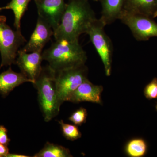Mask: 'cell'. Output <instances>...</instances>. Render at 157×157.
I'll use <instances>...</instances> for the list:
<instances>
[{
  "label": "cell",
  "instance_id": "cell-1",
  "mask_svg": "<svg viewBox=\"0 0 157 157\" xmlns=\"http://www.w3.org/2000/svg\"><path fill=\"white\" fill-rule=\"evenodd\" d=\"M97 19L87 0H70L57 28L54 31L55 40L78 41Z\"/></svg>",
  "mask_w": 157,
  "mask_h": 157
},
{
  "label": "cell",
  "instance_id": "cell-2",
  "mask_svg": "<svg viewBox=\"0 0 157 157\" xmlns=\"http://www.w3.org/2000/svg\"><path fill=\"white\" fill-rule=\"evenodd\" d=\"M50 47L42 53L43 60L54 72L85 64L86 52L78 41L55 40Z\"/></svg>",
  "mask_w": 157,
  "mask_h": 157
},
{
  "label": "cell",
  "instance_id": "cell-3",
  "mask_svg": "<svg viewBox=\"0 0 157 157\" xmlns=\"http://www.w3.org/2000/svg\"><path fill=\"white\" fill-rule=\"evenodd\" d=\"M38 90V100L45 122L50 121L59 113L55 72L48 66L42 68L40 75L33 84Z\"/></svg>",
  "mask_w": 157,
  "mask_h": 157
},
{
  "label": "cell",
  "instance_id": "cell-4",
  "mask_svg": "<svg viewBox=\"0 0 157 157\" xmlns=\"http://www.w3.org/2000/svg\"><path fill=\"white\" fill-rule=\"evenodd\" d=\"M6 21L5 16H0V70L5 66L15 64L19 48L26 41L21 30L12 29Z\"/></svg>",
  "mask_w": 157,
  "mask_h": 157
},
{
  "label": "cell",
  "instance_id": "cell-5",
  "mask_svg": "<svg viewBox=\"0 0 157 157\" xmlns=\"http://www.w3.org/2000/svg\"><path fill=\"white\" fill-rule=\"evenodd\" d=\"M88 68L85 64L55 72V80L61 106L70 94L87 79Z\"/></svg>",
  "mask_w": 157,
  "mask_h": 157
},
{
  "label": "cell",
  "instance_id": "cell-6",
  "mask_svg": "<svg viewBox=\"0 0 157 157\" xmlns=\"http://www.w3.org/2000/svg\"><path fill=\"white\" fill-rule=\"evenodd\" d=\"M105 26L100 18H97L90 26L86 33L101 58L105 74L109 76L112 71L113 45L111 39L105 33Z\"/></svg>",
  "mask_w": 157,
  "mask_h": 157
},
{
  "label": "cell",
  "instance_id": "cell-7",
  "mask_svg": "<svg viewBox=\"0 0 157 157\" xmlns=\"http://www.w3.org/2000/svg\"><path fill=\"white\" fill-rule=\"evenodd\" d=\"M119 19L129 28L137 41H147L157 37V23L154 18L124 9Z\"/></svg>",
  "mask_w": 157,
  "mask_h": 157
},
{
  "label": "cell",
  "instance_id": "cell-8",
  "mask_svg": "<svg viewBox=\"0 0 157 157\" xmlns=\"http://www.w3.org/2000/svg\"><path fill=\"white\" fill-rule=\"evenodd\" d=\"M38 17L48 23L55 30L59 25L66 9L64 0H34Z\"/></svg>",
  "mask_w": 157,
  "mask_h": 157
},
{
  "label": "cell",
  "instance_id": "cell-9",
  "mask_svg": "<svg viewBox=\"0 0 157 157\" xmlns=\"http://www.w3.org/2000/svg\"><path fill=\"white\" fill-rule=\"evenodd\" d=\"M42 52L36 51L29 53L21 49L17 52L15 64L20 69L21 72L33 82V83L42 70Z\"/></svg>",
  "mask_w": 157,
  "mask_h": 157
},
{
  "label": "cell",
  "instance_id": "cell-10",
  "mask_svg": "<svg viewBox=\"0 0 157 157\" xmlns=\"http://www.w3.org/2000/svg\"><path fill=\"white\" fill-rule=\"evenodd\" d=\"M103 90L102 86L94 84L87 78L70 94L66 101L74 104L87 102L102 105L101 94Z\"/></svg>",
  "mask_w": 157,
  "mask_h": 157
},
{
  "label": "cell",
  "instance_id": "cell-11",
  "mask_svg": "<svg viewBox=\"0 0 157 157\" xmlns=\"http://www.w3.org/2000/svg\"><path fill=\"white\" fill-rule=\"evenodd\" d=\"M53 35L54 30L51 26L38 17L36 28L29 42L21 49L26 52H42L45 45Z\"/></svg>",
  "mask_w": 157,
  "mask_h": 157
},
{
  "label": "cell",
  "instance_id": "cell-12",
  "mask_svg": "<svg viewBox=\"0 0 157 157\" xmlns=\"http://www.w3.org/2000/svg\"><path fill=\"white\" fill-rule=\"evenodd\" d=\"M26 82L33 83L24 74L14 72L10 67L0 73V94L3 98H6L15 88Z\"/></svg>",
  "mask_w": 157,
  "mask_h": 157
},
{
  "label": "cell",
  "instance_id": "cell-13",
  "mask_svg": "<svg viewBox=\"0 0 157 157\" xmlns=\"http://www.w3.org/2000/svg\"><path fill=\"white\" fill-rule=\"evenodd\" d=\"M124 9L155 18L157 17V0H124Z\"/></svg>",
  "mask_w": 157,
  "mask_h": 157
},
{
  "label": "cell",
  "instance_id": "cell-14",
  "mask_svg": "<svg viewBox=\"0 0 157 157\" xmlns=\"http://www.w3.org/2000/svg\"><path fill=\"white\" fill-rule=\"evenodd\" d=\"M124 0H102L100 19L105 26L119 19L124 10Z\"/></svg>",
  "mask_w": 157,
  "mask_h": 157
},
{
  "label": "cell",
  "instance_id": "cell-15",
  "mask_svg": "<svg viewBox=\"0 0 157 157\" xmlns=\"http://www.w3.org/2000/svg\"><path fill=\"white\" fill-rule=\"evenodd\" d=\"M147 142L141 137H135L129 140L124 148L125 154L130 157H143L148 151Z\"/></svg>",
  "mask_w": 157,
  "mask_h": 157
},
{
  "label": "cell",
  "instance_id": "cell-16",
  "mask_svg": "<svg viewBox=\"0 0 157 157\" xmlns=\"http://www.w3.org/2000/svg\"><path fill=\"white\" fill-rule=\"evenodd\" d=\"M34 157H72L70 150L64 147L46 142L44 147L34 155Z\"/></svg>",
  "mask_w": 157,
  "mask_h": 157
},
{
  "label": "cell",
  "instance_id": "cell-17",
  "mask_svg": "<svg viewBox=\"0 0 157 157\" xmlns=\"http://www.w3.org/2000/svg\"><path fill=\"white\" fill-rule=\"evenodd\" d=\"M30 0H11L3 9H11L14 15V26L17 30L21 29V21Z\"/></svg>",
  "mask_w": 157,
  "mask_h": 157
},
{
  "label": "cell",
  "instance_id": "cell-18",
  "mask_svg": "<svg viewBox=\"0 0 157 157\" xmlns=\"http://www.w3.org/2000/svg\"><path fill=\"white\" fill-rule=\"evenodd\" d=\"M59 123L60 125L63 135L67 140L74 141L81 138L82 133L77 126L65 123L62 120L59 121Z\"/></svg>",
  "mask_w": 157,
  "mask_h": 157
},
{
  "label": "cell",
  "instance_id": "cell-19",
  "mask_svg": "<svg viewBox=\"0 0 157 157\" xmlns=\"http://www.w3.org/2000/svg\"><path fill=\"white\" fill-rule=\"evenodd\" d=\"M88 116L87 109L80 107L74 111L69 117V120L75 125L81 126L86 121Z\"/></svg>",
  "mask_w": 157,
  "mask_h": 157
},
{
  "label": "cell",
  "instance_id": "cell-20",
  "mask_svg": "<svg viewBox=\"0 0 157 157\" xmlns=\"http://www.w3.org/2000/svg\"><path fill=\"white\" fill-rule=\"evenodd\" d=\"M144 97L148 100L157 99V77H155L144 89Z\"/></svg>",
  "mask_w": 157,
  "mask_h": 157
},
{
  "label": "cell",
  "instance_id": "cell-21",
  "mask_svg": "<svg viewBox=\"0 0 157 157\" xmlns=\"http://www.w3.org/2000/svg\"><path fill=\"white\" fill-rule=\"evenodd\" d=\"M11 139L8 135V130L3 125H0V144L9 145Z\"/></svg>",
  "mask_w": 157,
  "mask_h": 157
},
{
  "label": "cell",
  "instance_id": "cell-22",
  "mask_svg": "<svg viewBox=\"0 0 157 157\" xmlns=\"http://www.w3.org/2000/svg\"><path fill=\"white\" fill-rule=\"evenodd\" d=\"M9 153L8 145L0 144V157H7Z\"/></svg>",
  "mask_w": 157,
  "mask_h": 157
},
{
  "label": "cell",
  "instance_id": "cell-23",
  "mask_svg": "<svg viewBox=\"0 0 157 157\" xmlns=\"http://www.w3.org/2000/svg\"><path fill=\"white\" fill-rule=\"evenodd\" d=\"M29 156L26 155L18 154L9 153L7 157H29Z\"/></svg>",
  "mask_w": 157,
  "mask_h": 157
},
{
  "label": "cell",
  "instance_id": "cell-24",
  "mask_svg": "<svg viewBox=\"0 0 157 157\" xmlns=\"http://www.w3.org/2000/svg\"><path fill=\"white\" fill-rule=\"evenodd\" d=\"M155 108L156 110L157 111V102L156 103L155 106Z\"/></svg>",
  "mask_w": 157,
  "mask_h": 157
},
{
  "label": "cell",
  "instance_id": "cell-25",
  "mask_svg": "<svg viewBox=\"0 0 157 157\" xmlns=\"http://www.w3.org/2000/svg\"><path fill=\"white\" fill-rule=\"evenodd\" d=\"M2 10H3L2 8H0V12H1V11H2Z\"/></svg>",
  "mask_w": 157,
  "mask_h": 157
},
{
  "label": "cell",
  "instance_id": "cell-26",
  "mask_svg": "<svg viewBox=\"0 0 157 157\" xmlns=\"http://www.w3.org/2000/svg\"><path fill=\"white\" fill-rule=\"evenodd\" d=\"M95 1H98V0H95Z\"/></svg>",
  "mask_w": 157,
  "mask_h": 157
},
{
  "label": "cell",
  "instance_id": "cell-27",
  "mask_svg": "<svg viewBox=\"0 0 157 157\" xmlns=\"http://www.w3.org/2000/svg\"></svg>",
  "mask_w": 157,
  "mask_h": 157
}]
</instances>
